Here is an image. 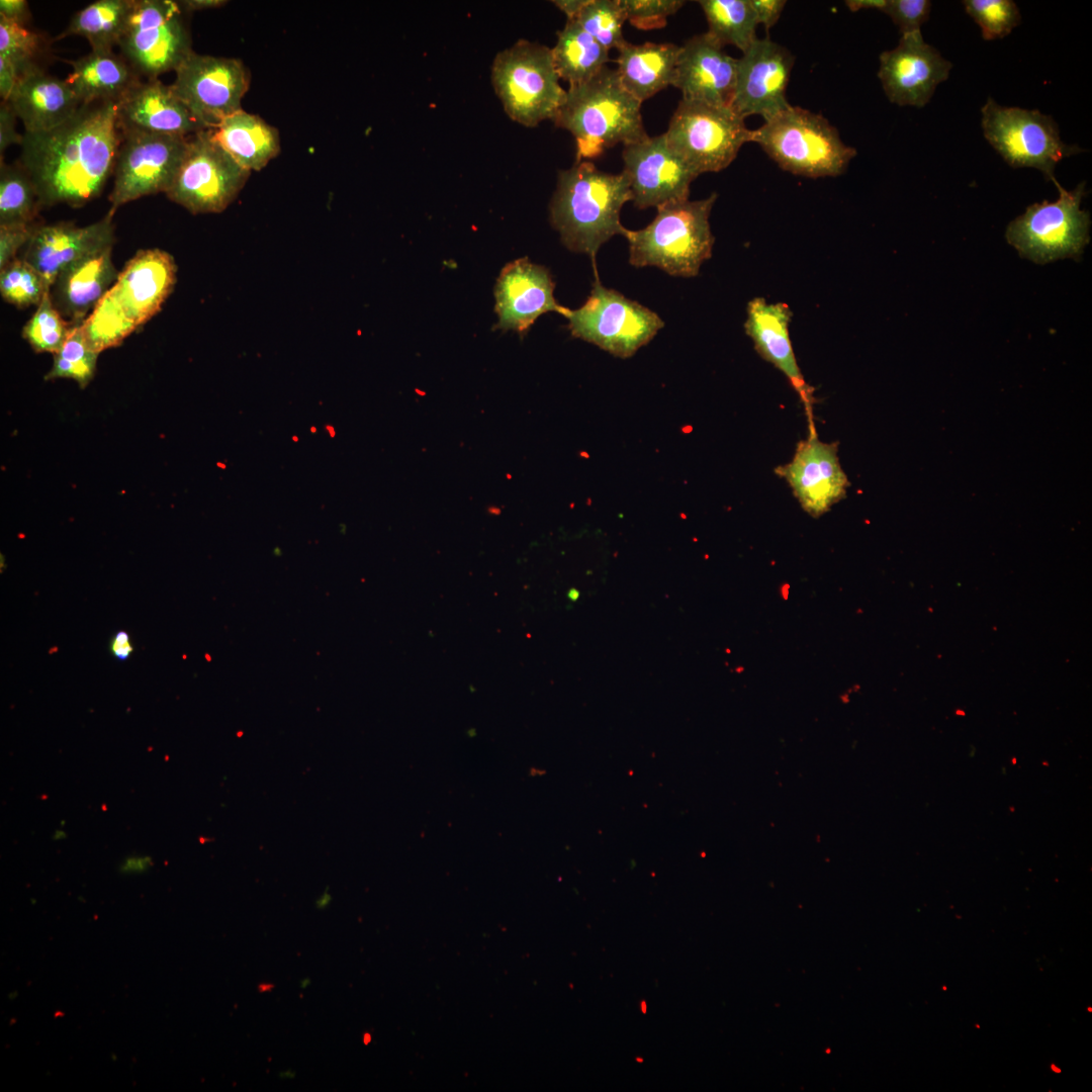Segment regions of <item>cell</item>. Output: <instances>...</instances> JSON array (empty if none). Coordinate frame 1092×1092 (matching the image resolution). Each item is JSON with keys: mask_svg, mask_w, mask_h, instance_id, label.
Returning <instances> with one entry per match:
<instances>
[{"mask_svg": "<svg viewBox=\"0 0 1092 1092\" xmlns=\"http://www.w3.org/2000/svg\"><path fill=\"white\" fill-rule=\"evenodd\" d=\"M116 104H81L56 128L23 133L18 163L31 179L42 207L61 203L81 207L103 191L114 172L121 142Z\"/></svg>", "mask_w": 1092, "mask_h": 1092, "instance_id": "cell-1", "label": "cell"}, {"mask_svg": "<svg viewBox=\"0 0 1092 1092\" xmlns=\"http://www.w3.org/2000/svg\"><path fill=\"white\" fill-rule=\"evenodd\" d=\"M630 200L632 192L624 172L606 173L589 161H576L558 173L550 221L567 249L592 258L596 272L595 257L601 246L626 229L620 213Z\"/></svg>", "mask_w": 1092, "mask_h": 1092, "instance_id": "cell-2", "label": "cell"}, {"mask_svg": "<svg viewBox=\"0 0 1092 1092\" xmlns=\"http://www.w3.org/2000/svg\"><path fill=\"white\" fill-rule=\"evenodd\" d=\"M576 142V161H588L618 144L646 139L641 102L622 85L616 69L604 67L588 81L568 87L552 118Z\"/></svg>", "mask_w": 1092, "mask_h": 1092, "instance_id": "cell-3", "label": "cell"}, {"mask_svg": "<svg viewBox=\"0 0 1092 1092\" xmlns=\"http://www.w3.org/2000/svg\"><path fill=\"white\" fill-rule=\"evenodd\" d=\"M717 194L700 200L672 201L657 207L654 219L644 229H625L629 262L635 267L654 266L669 275L694 277L712 256L714 236L709 217Z\"/></svg>", "mask_w": 1092, "mask_h": 1092, "instance_id": "cell-4", "label": "cell"}, {"mask_svg": "<svg viewBox=\"0 0 1092 1092\" xmlns=\"http://www.w3.org/2000/svg\"><path fill=\"white\" fill-rule=\"evenodd\" d=\"M752 142L783 170L809 178L841 175L856 156L824 116L792 105L752 130Z\"/></svg>", "mask_w": 1092, "mask_h": 1092, "instance_id": "cell-5", "label": "cell"}, {"mask_svg": "<svg viewBox=\"0 0 1092 1092\" xmlns=\"http://www.w3.org/2000/svg\"><path fill=\"white\" fill-rule=\"evenodd\" d=\"M551 49L526 39L497 53L491 82L508 116L528 127L552 119L566 91L559 83Z\"/></svg>", "mask_w": 1092, "mask_h": 1092, "instance_id": "cell-6", "label": "cell"}, {"mask_svg": "<svg viewBox=\"0 0 1092 1092\" xmlns=\"http://www.w3.org/2000/svg\"><path fill=\"white\" fill-rule=\"evenodd\" d=\"M730 106L681 98L667 130V145L698 174L719 172L752 142V130Z\"/></svg>", "mask_w": 1092, "mask_h": 1092, "instance_id": "cell-7", "label": "cell"}, {"mask_svg": "<svg viewBox=\"0 0 1092 1092\" xmlns=\"http://www.w3.org/2000/svg\"><path fill=\"white\" fill-rule=\"evenodd\" d=\"M982 128L985 139L1011 167L1035 168L1053 182L1056 165L1082 152L1061 140L1052 116L1035 109L1002 106L992 98L982 107Z\"/></svg>", "mask_w": 1092, "mask_h": 1092, "instance_id": "cell-8", "label": "cell"}, {"mask_svg": "<svg viewBox=\"0 0 1092 1092\" xmlns=\"http://www.w3.org/2000/svg\"><path fill=\"white\" fill-rule=\"evenodd\" d=\"M563 316L573 337L621 358L634 355L664 326L656 312L603 286L598 275L586 301Z\"/></svg>", "mask_w": 1092, "mask_h": 1092, "instance_id": "cell-9", "label": "cell"}, {"mask_svg": "<svg viewBox=\"0 0 1092 1092\" xmlns=\"http://www.w3.org/2000/svg\"><path fill=\"white\" fill-rule=\"evenodd\" d=\"M1054 183L1060 192L1056 201L1028 206L1006 230L1008 243L1021 257L1037 264L1077 257L1089 242V213L1080 208L1085 183L1073 191L1063 188L1057 180Z\"/></svg>", "mask_w": 1092, "mask_h": 1092, "instance_id": "cell-10", "label": "cell"}, {"mask_svg": "<svg viewBox=\"0 0 1092 1092\" xmlns=\"http://www.w3.org/2000/svg\"><path fill=\"white\" fill-rule=\"evenodd\" d=\"M182 8L171 0H132L118 41L121 56L146 79L176 71L193 52Z\"/></svg>", "mask_w": 1092, "mask_h": 1092, "instance_id": "cell-11", "label": "cell"}, {"mask_svg": "<svg viewBox=\"0 0 1092 1092\" xmlns=\"http://www.w3.org/2000/svg\"><path fill=\"white\" fill-rule=\"evenodd\" d=\"M250 174L217 144L211 129H203L190 135L165 194L192 214L219 213L236 199Z\"/></svg>", "mask_w": 1092, "mask_h": 1092, "instance_id": "cell-12", "label": "cell"}, {"mask_svg": "<svg viewBox=\"0 0 1092 1092\" xmlns=\"http://www.w3.org/2000/svg\"><path fill=\"white\" fill-rule=\"evenodd\" d=\"M175 74L171 88L205 129L215 128L242 109V99L250 87L249 70L234 58L192 52Z\"/></svg>", "mask_w": 1092, "mask_h": 1092, "instance_id": "cell-13", "label": "cell"}, {"mask_svg": "<svg viewBox=\"0 0 1092 1092\" xmlns=\"http://www.w3.org/2000/svg\"><path fill=\"white\" fill-rule=\"evenodd\" d=\"M190 136L123 133L109 211L140 197L166 192L186 153Z\"/></svg>", "mask_w": 1092, "mask_h": 1092, "instance_id": "cell-14", "label": "cell"}, {"mask_svg": "<svg viewBox=\"0 0 1092 1092\" xmlns=\"http://www.w3.org/2000/svg\"><path fill=\"white\" fill-rule=\"evenodd\" d=\"M794 55L768 36L756 38L737 59L735 89L730 107L742 118L761 115L764 121L791 106L787 88Z\"/></svg>", "mask_w": 1092, "mask_h": 1092, "instance_id": "cell-15", "label": "cell"}, {"mask_svg": "<svg viewBox=\"0 0 1092 1092\" xmlns=\"http://www.w3.org/2000/svg\"><path fill=\"white\" fill-rule=\"evenodd\" d=\"M622 159L640 209L689 199L691 183L699 176L670 149L664 133L624 146Z\"/></svg>", "mask_w": 1092, "mask_h": 1092, "instance_id": "cell-16", "label": "cell"}, {"mask_svg": "<svg viewBox=\"0 0 1092 1092\" xmlns=\"http://www.w3.org/2000/svg\"><path fill=\"white\" fill-rule=\"evenodd\" d=\"M951 67L935 48L924 41L919 30L902 34L895 49L880 55L878 77L892 103L923 107L937 85L948 78Z\"/></svg>", "mask_w": 1092, "mask_h": 1092, "instance_id": "cell-17", "label": "cell"}, {"mask_svg": "<svg viewBox=\"0 0 1092 1092\" xmlns=\"http://www.w3.org/2000/svg\"><path fill=\"white\" fill-rule=\"evenodd\" d=\"M786 479L801 508L819 518L846 495L850 483L841 467L836 443L818 439L814 429L801 441L790 462L775 469Z\"/></svg>", "mask_w": 1092, "mask_h": 1092, "instance_id": "cell-18", "label": "cell"}, {"mask_svg": "<svg viewBox=\"0 0 1092 1092\" xmlns=\"http://www.w3.org/2000/svg\"><path fill=\"white\" fill-rule=\"evenodd\" d=\"M707 32L679 47L672 86L684 99L730 106L735 89L737 59Z\"/></svg>", "mask_w": 1092, "mask_h": 1092, "instance_id": "cell-19", "label": "cell"}, {"mask_svg": "<svg viewBox=\"0 0 1092 1092\" xmlns=\"http://www.w3.org/2000/svg\"><path fill=\"white\" fill-rule=\"evenodd\" d=\"M554 282L550 272L527 258L509 263L502 270L495 285L497 328L512 330L524 336L543 313L564 314L553 295Z\"/></svg>", "mask_w": 1092, "mask_h": 1092, "instance_id": "cell-20", "label": "cell"}, {"mask_svg": "<svg viewBox=\"0 0 1092 1092\" xmlns=\"http://www.w3.org/2000/svg\"><path fill=\"white\" fill-rule=\"evenodd\" d=\"M117 127L123 133L190 136L205 129L159 79L140 80L116 104Z\"/></svg>", "mask_w": 1092, "mask_h": 1092, "instance_id": "cell-21", "label": "cell"}, {"mask_svg": "<svg viewBox=\"0 0 1092 1092\" xmlns=\"http://www.w3.org/2000/svg\"><path fill=\"white\" fill-rule=\"evenodd\" d=\"M113 215L108 211L100 220L85 226L69 221L36 224L21 258L51 288L64 269L98 247L114 242Z\"/></svg>", "mask_w": 1092, "mask_h": 1092, "instance_id": "cell-22", "label": "cell"}, {"mask_svg": "<svg viewBox=\"0 0 1092 1092\" xmlns=\"http://www.w3.org/2000/svg\"><path fill=\"white\" fill-rule=\"evenodd\" d=\"M176 276L171 254L157 248L140 250L118 273L110 291L139 328L161 309L174 289Z\"/></svg>", "mask_w": 1092, "mask_h": 1092, "instance_id": "cell-23", "label": "cell"}, {"mask_svg": "<svg viewBox=\"0 0 1092 1092\" xmlns=\"http://www.w3.org/2000/svg\"><path fill=\"white\" fill-rule=\"evenodd\" d=\"M792 316L787 303H772L763 297H754L747 303L744 330L758 355L788 378L811 415L813 393L801 373L792 347L789 332Z\"/></svg>", "mask_w": 1092, "mask_h": 1092, "instance_id": "cell-24", "label": "cell"}, {"mask_svg": "<svg viewBox=\"0 0 1092 1092\" xmlns=\"http://www.w3.org/2000/svg\"><path fill=\"white\" fill-rule=\"evenodd\" d=\"M113 243L98 247L64 269L50 288L54 306L73 325L87 317L118 277L112 261Z\"/></svg>", "mask_w": 1092, "mask_h": 1092, "instance_id": "cell-25", "label": "cell"}, {"mask_svg": "<svg viewBox=\"0 0 1092 1092\" xmlns=\"http://www.w3.org/2000/svg\"><path fill=\"white\" fill-rule=\"evenodd\" d=\"M7 101L21 119L25 132L56 128L81 106L66 80L52 76L41 68L23 75Z\"/></svg>", "mask_w": 1092, "mask_h": 1092, "instance_id": "cell-26", "label": "cell"}, {"mask_svg": "<svg viewBox=\"0 0 1092 1092\" xmlns=\"http://www.w3.org/2000/svg\"><path fill=\"white\" fill-rule=\"evenodd\" d=\"M72 72L65 79L81 104L95 101L118 102L141 80L121 55L113 51H91L67 61Z\"/></svg>", "mask_w": 1092, "mask_h": 1092, "instance_id": "cell-27", "label": "cell"}, {"mask_svg": "<svg viewBox=\"0 0 1092 1092\" xmlns=\"http://www.w3.org/2000/svg\"><path fill=\"white\" fill-rule=\"evenodd\" d=\"M679 47L671 42L623 44L615 60L623 87L642 103L671 85Z\"/></svg>", "mask_w": 1092, "mask_h": 1092, "instance_id": "cell-28", "label": "cell"}, {"mask_svg": "<svg viewBox=\"0 0 1092 1092\" xmlns=\"http://www.w3.org/2000/svg\"><path fill=\"white\" fill-rule=\"evenodd\" d=\"M211 132L217 144L250 172L263 169L280 153L278 129L243 109L225 117Z\"/></svg>", "mask_w": 1092, "mask_h": 1092, "instance_id": "cell-29", "label": "cell"}, {"mask_svg": "<svg viewBox=\"0 0 1092 1092\" xmlns=\"http://www.w3.org/2000/svg\"><path fill=\"white\" fill-rule=\"evenodd\" d=\"M551 52L559 78L569 86L588 81L610 62L609 51L574 19H567L557 32V41Z\"/></svg>", "mask_w": 1092, "mask_h": 1092, "instance_id": "cell-30", "label": "cell"}, {"mask_svg": "<svg viewBox=\"0 0 1092 1092\" xmlns=\"http://www.w3.org/2000/svg\"><path fill=\"white\" fill-rule=\"evenodd\" d=\"M132 0H98L79 10L56 40L79 35L85 37L92 51H112L118 44L126 23Z\"/></svg>", "mask_w": 1092, "mask_h": 1092, "instance_id": "cell-31", "label": "cell"}, {"mask_svg": "<svg viewBox=\"0 0 1092 1092\" xmlns=\"http://www.w3.org/2000/svg\"><path fill=\"white\" fill-rule=\"evenodd\" d=\"M707 18V31L723 47L731 44L745 52L757 38L756 15L749 0H700Z\"/></svg>", "mask_w": 1092, "mask_h": 1092, "instance_id": "cell-32", "label": "cell"}, {"mask_svg": "<svg viewBox=\"0 0 1092 1092\" xmlns=\"http://www.w3.org/2000/svg\"><path fill=\"white\" fill-rule=\"evenodd\" d=\"M41 207L36 189L20 164L1 163L0 226L34 224Z\"/></svg>", "mask_w": 1092, "mask_h": 1092, "instance_id": "cell-33", "label": "cell"}, {"mask_svg": "<svg viewBox=\"0 0 1092 1092\" xmlns=\"http://www.w3.org/2000/svg\"><path fill=\"white\" fill-rule=\"evenodd\" d=\"M136 329L110 289L82 322L86 342L98 354L119 346Z\"/></svg>", "mask_w": 1092, "mask_h": 1092, "instance_id": "cell-34", "label": "cell"}, {"mask_svg": "<svg viewBox=\"0 0 1092 1092\" xmlns=\"http://www.w3.org/2000/svg\"><path fill=\"white\" fill-rule=\"evenodd\" d=\"M98 355L88 346L82 323L75 324L62 348L54 354L53 366L44 379H73L85 388L95 375Z\"/></svg>", "mask_w": 1092, "mask_h": 1092, "instance_id": "cell-35", "label": "cell"}, {"mask_svg": "<svg viewBox=\"0 0 1092 1092\" xmlns=\"http://www.w3.org/2000/svg\"><path fill=\"white\" fill-rule=\"evenodd\" d=\"M574 20L609 52L618 51L627 42L623 36L626 16L621 0H588Z\"/></svg>", "mask_w": 1092, "mask_h": 1092, "instance_id": "cell-36", "label": "cell"}, {"mask_svg": "<svg viewBox=\"0 0 1092 1092\" xmlns=\"http://www.w3.org/2000/svg\"><path fill=\"white\" fill-rule=\"evenodd\" d=\"M72 327L54 306L49 290L23 327L22 337L34 352L54 355L62 348Z\"/></svg>", "mask_w": 1092, "mask_h": 1092, "instance_id": "cell-37", "label": "cell"}, {"mask_svg": "<svg viewBox=\"0 0 1092 1092\" xmlns=\"http://www.w3.org/2000/svg\"><path fill=\"white\" fill-rule=\"evenodd\" d=\"M49 290L41 275L21 257L0 269L1 296L18 308L37 306Z\"/></svg>", "mask_w": 1092, "mask_h": 1092, "instance_id": "cell-38", "label": "cell"}, {"mask_svg": "<svg viewBox=\"0 0 1092 1092\" xmlns=\"http://www.w3.org/2000/svg\"><path fill=\"white\" fill-rule=\"evenodd\" d=\"M41 53L42 41L37 33L0 15V57L15 67L19 79L40 68L37 59Z\"/></svg>", "mask_w": 1092, "mask_h": 1092, "instance_id": "cell-39", "label": "cell"}, {"mask_svg": "<svg viewBox=\"0 0 1092 1092\" xmlns=\"http://www.w3.org/2000/svg\"><path fill=\"white\" fill-rule=\"evenodd\" d=\"M963 4L986 40L1008 35L1021 22L1020 11L1011 0H966Z\"/></svg>", "mask_w": 1092, "mask_h": 1092, "instance_id": "cell-40", "label": "cell"}, {"mask_svg": "<svg viewBox=\"0 0 1092 1092\" xmlns=\"http://www.w3.org/2000/svg\"><path fill=\"white\" fill-rule=\"evenodd\" d=\"M685 3L681 0H621L626 20L641 30L664 27L667 17Z\"/></svg>", "mask_w": 1092, "mask_h": 1092, "instance_id": "cell-41", "label": "cell"}, {"mask_svg": "<svg viewBox=\"0 0 1092 1092\" xmlns=\"http://www.w3.org/2000/svg\"><path fill=\"white\" fill-rule=\"evenodd\" d=\"M930 8L928 0H887L882 11L891 17L901 34H906L920 30L929 18Z\"/></svg>", "mask_w": 1092, "mask_h": 1092, "instance_id": "cell-42", "label": "cell"}, {"mask_svg": "<svg viewBox=\"0 0 1092 1092\" xmlns=\"http://www.w3.org/2000/svg\"><path fill=\"white\" fill-rule=\"evenodd\" d=\"M35 226H0V269L18 258L19 249L26 246Z\"/></svg>", "mask_w": 1092, "mask_h": 1092, "instance_id": "cell-43", "label": "cell"}, {"mask_svg": "<svg viewBox=\"0 0 1092 1092\" xmlns=\"http://www.w3.org/2000/svg\"><path fill=\"white\" fill-rule=\"evenodd\" d=\"M16 114L8 101H1L0 105V157L3 162V153L11 145H20L23 134L15 129Z\"/></svg>", "mask_w": 1092, "mask_h": 1092, "instance_id": "cell-44", "label": "cell"}, {"mask_svg": "<svg viewBox=\"0 0 1092 1092\" xmlns=\"http://www.w3.org/2000/svg\"><path fill=\"white\" fill-rule=\"evenodd\" d=\"M756 15L758 24H762L766 30L771 28L780 19L787 4L785 0H749Z\"/></svg>", "mask_w": 1092, "mask_h": 1092, "instance_id": "cell-45", "label": "cell"}, {"mask_svg": "<svg viewBox=\"0 0 1092 1092\" xmlns=\"http://www.w3.org/2000/svg\"><path fill=\"white\" fill-rule=\"evenodd\" d=\"M0 15L21 26L30 19L28 3L24 0H1Z\"/></svg>", "mask_w": 1092, "mask_h": 1092, "instance_id": "cell-46", "label": "cell"}, {"mask_svg": "<svg viewBox=\"0 0 1092 1092\" xmlns=\"http://www.w3.org/2000/svg\"><path fill=\"white\" fill-rule=\"evenodd\" d=\"M109 652L120 661L127 660L133 652V645L129 634L124 630L117 631L109 642Z\"/></svg>", "mask_w": 1092, "mask_h": 1092, "instance_id": "cell-47", "label": "cell"}, {"mask_svg": "<svg viewBox=\"0 0 1092 1092\" xmlns=\"http://www.w3.org/2000/svg\"><path fill=\"white\" fill-rule=\"evenodd\" d=\"M153 864L154 860L149 855H130L120 862L118 871L123 875H140L148 872Z\"/></svg>", "mask_w": 1092, "mask_h": 1092, "instance_id": "cell-48", "label": "cell"}, {"mask_svg": "<svg viewBox=\"0 0 1092 1092\" xmlns=\"http://www.w3.org/2000/svg\"><path fill=\"white\" fill-rule=\"evenodd\" d=\"M224 0H183L177 1L178 5L186 12L215 8L224 5Z\"/></svg>", "mask_w": 1092, "mask_h": 1092, "instance_id": "cell-49", "label": "cell"}, {"mask_svg": "<svg viewBox=\"0 0 1092 1092\" xmlns=\"http://www.w3.org/2000/svg\"><path fill=\"white\" fill-rule=\"evenodd\" d=\"M588 0H557L552 1L564 14L567 19H574L581 9L586 5Z\"/></svg>", "mask_w": 1092, "mask_h": 1092, "instance_id": "cell-50", "label": "cell"}, {"mask_svg": "<svg viewBox=\"0 0 1092 1092\" xmlns=\"http://www.w3.org/2000/svg\"><path fill=\"white\" fill-rule=\"evenodd\" d=\"M887 0H845L844 3L847 8L856 12L860 9H879L883 10Z\"/></svg>", "mask_w": 1092, "mask_h": 1092, "instance_id": "cell-51", "label": "cell"}, {"mask_svg": "<svg viewBox=\"0 0 1092 1092\" xmlns=\"http://www.w3.org/2000/svg\"><path fill=\"white\" fill-rule=\"evenodd\" d=\"M52 838H53L54 840H56V841H58V840H63V839H65V838H67V833H66V832H65V831H64L63 829H57V830H55V832L53 833V836H52Z\"/></svg>", "mask_w": 1092, "mask_h": 1092, "instance_id": "cell-52", "label": "cell"}, {"mask_svg": "<svg viewBox=\"0 0 1092 1092\" xmlns=\"http://www.w3.org/2000/svg\"><path fill=\"white\" fill-rule=\"evenodd\" d=\"M329 903H330V895H328V893H325L324 896L320 900H317V902H316L318 908H323L326 905H328Z\"/></svg>", "mask_w": 1092, "mask_h": 1092, "instance_id": "cell-53", "label": "cell"}, {"mask_svg": "<svg viewBox=\"0 0 1092 1092\" xmlns=\"http://www.w3.org/2000/svg\"><path fill=\"white\" fill-rule=\"evenodd\" d=\"M272 988H273V985L268 984V983L260 984L258 986L259 992H267V991H270Z\"/></svg>", "mask_w": 1092, "mask_h": 1092, "instance_id": "cell-54", "label": "cell"}, {"mask_svg": "<svg viewBox=\"0 0 1092 1092\" xmlns=\"http://www.w3.org/2000/svg\"><path fill=\"white\" fill-rule=\"evenodd\" d=\"M17 996H18V992H17V991H11V992H9V993H8V999H9V1000H14V999H16V998H17Z\"/></svg>", "mask_w": 1092, "mask_h": 1092, "instance_id": "cell-55", "label": "cell"}]
</instances>
